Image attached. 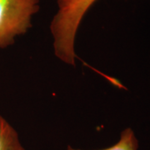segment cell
<instances>
[{"mask_svg": "<svg viewBox=\"0 0 150 150\" xmlns=\"http://www.w3.org/2000/svg\"><path fill=\"white\" fill-rule=\"evenodd\" d=\"M0 150H25L15 129L0 115Z\"/></svg>", "mask_w": 150, "mask_h": 150, "instance_id": "3957f363", "label": "cell"}, {"mask_svg": "<svg viewBox=\"0 0 150 150\" xmlns=\"http://www.w3.org/2000/svg\"><path fill=\"white\" fill-rule=\"evenodd\" d=\"M139 141L136 138L133 129L127 128L120 134V138L118 142L111 147L99 150H138ZM67 150H84L75 149L72 146H68Z\"/></svg>", "mask_w": 150, "mask_h": 150, "instance_id": "277c9868", "label": "cell"}, {"mask_svg": "<svg viewBox=\"0 0 150 150\" xmlns=\"http://www.w3.org/2000/svg\"><path fill=\"white\" fill-rule=\"evenodd\" d=\"M40 8V0H0V49L15 43L32 27Z\"/></svg>", "mask_w": 150, "mask_h": 150, "instance_id": "7a4b0ae2", "label": "cell"}, {"mask_svg": "<svg viewBox=\"0 0 150 150\" xmlns=\"http://www.w3.org/2000/svg\"><path fill=\"white\" fill-rule=\"evenodd\" d=\"M98 0H57V10L50 22L54 55L65 64L74 66L77 33L87 13Z\"/></svg>", "mask_w": 150, "mask_h": 150, "instance_id": "6da1fadb", "label": "cell"}]
</instances>
